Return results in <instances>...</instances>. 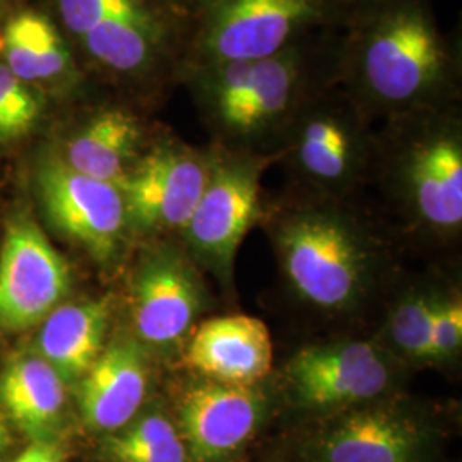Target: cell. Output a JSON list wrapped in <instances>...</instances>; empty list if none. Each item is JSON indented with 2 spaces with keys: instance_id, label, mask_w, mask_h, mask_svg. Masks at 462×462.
Instances as JSON below:
<instances>
[{
  "instance_id": "obj_10",
  "label": "cell",
  "mask_w": 462,
  "mask_h": 462,
  "mask_svg": "<svg viewBox=\"0 0 462 462\" xmlns=\"http://www.w3.org/2000/svg\"><path fill=\"white\" fill-rule=\"evenodd\" d=\"M284 379L300 408L343 411L383 396L394 372L375 343L336 341L298 351L284 368Z\"/></svg>"
},
{
  "instance_id": "obj_9",
  "label": "cell",
  "mask_w": 462,
  "mask_h": 462,
  "mask_svg": "<svg viewBox=\"0 0 462 462\" xmlns=\"http://www.w3.org/2000/svg\"><path fill=\"white\" fill-rule=\"evenodd\" d=\"M435 429L402 402L372 401L332 416L305 442L309 462H429Z\"/></svg>"
},
{
  "instance_id": "obj_23",
  "label": "cell",
  "mask_w": 462,
  "mask_h": 462,
  "mask_svg": "<svg viewBox=\"0 0 462 462\" xmlns=\"http://www.w3.org/2000/svg\"><path fill=\"white\" fill-rule=\"evenodd\" d=\"M435 300L413 291L402 298L391 314L389 336L397 351L414 364H431V320Z\"/></svg>"
},
{
  "instance_id": "obj_2",
  "label": "cell",
  "mask_w": 462,
  "mask_h": 462,
  "mask_svg": "<svg viewBox=\"0 0 462 462\" xmlns=\"http://www.w3.org/2000/svg\"><path fill=\"white\" fill-rule=\"evenodd\" d=\"M341 28L307 34L274 55L180 67L183 86L216 146L278 154L298 112L337 83Z\"/></svg>"
},
{
  "instance_id": "obj_17",
  "label": "cell",
  "mask_w": 462,
  "mask_h": 462,
  "mask_svg": "<svg viewBox=\"0 0 462 462\" xmlns=\"http://www.w3.org/2000/svg\"><path fill=\"white\" fill-rule=\"evenodd\" d=\"M273 358L267 326L250 315L206 320L185 346V364L199 377L231 385H257L269 375Z\"/></svg>"
},
{
  "instance_id": "obj_26",
  "label": "cell",
  "mask_w": 462,
  "mask_h": 462,
  "mask_svg": "<svg viewBox=\"0 0 462 462\" xmlns=\"http://www.w3.org/2000/svg\"><path fill=\"white\" fill-rule=\"evenodd\" d=\"M13 462H66L64 452L49 440L34 442L23 450Z\"/></svg>"
},
{
  "instance_id": "obj_28",
  "label": "cell",
  "mask_w": 462,
  "mask_h": 462,
  "mask_svg": "<svg viewBox=\"0 0 462 462\" xmlns=\"http://www.w3.org/2000/svg\"><path fill=\"white\" fill-rule=\"evenodd\" d=\"M5 446H7V430H5V425L0 418V452L5 448Z\"/></svg>"
},
{
  "instance_id": "obj_11",
  "label": "cell",
  "mask_w": 462,
  "mask_h": 462,
  "mask_svg": "<svg viewBox=\"0 0 462 462\" xmlns=\"http://www.w3.org/2000/svg\"><path fill=\"white\" fill-rule=\"evenodd\" d=\"M34 185L55 230L83 245L98 261L116 254L127 226L120 187L78 173L57 151L38 162Z\"/></svg>"
},
{
  "instance_id": "obj_12",
  "label": "cell",
  "mask_w": 462,
  "mask_h": 462,
  "mask_svg": "<svg viewBox=\"0 0 462 462\" xmlns=\"http://www.w3.org/2000/svg\"><path fill=\"white\" fill-rule=\"evenodd\" d=\"M70 274L33 219L7 223L0 250V329L19 332L45 320L66 297Z\"/></svg>"
},
{
  "instance_id": "obj_19",
  "label": "cell",
  "mask_w": 462,
  "mask_h": 462,
  "mask_svg": "<svg viewBox=\"0 0 462 462\" xmlns=\"http://www.w3.org/2000/svg\"><path fill=\"white\" fill-rule=\"evenodd\" d=\"M110 300H88L55 309L38 336L42 358L64 382H79L105 349Z\"/></svg>"
},
{
  "instance_id": "obj_29",
  "label": "cell",
  "mask_w": 462,
  "mask_h": 462,
  "mask_svg": "<svg viewBox=\"0 0 462 462\" xmlns=\"http://www.w3.org/2000/svg\"><path fill=\"white\" fill-rule=\"evenodd\" d=\"M7 5H9V0H0V19L4 17V14H5Z\"/></svg>"
},
{
  "instance_id": "obj_30",
  "label": "cell",
  "mask_w": 462,
  "mask_h": 462,
  "mask_svg": "<svg viewBox=\"0 0 462 462\" xmlns=\"http://www.w3.org/2000/svg\"><path fill=\"white\" fill-rule=\"evenodd\" d=\"M349 4H356V2H362V0H346Z\"/></svg>"
},
{
  "instance_id": "obj_15",
  "label": "cell",
  "mask_w": 462,
  "mask_h": 462,
  "mask_svg": "<svg viewBox=\"0 0 462 462\" xmlns=\"http://www.w3.org/2000/svg\"><path fill=\"white\" fill-rule=\"evenodd\" d=\"M152 141L135 106L106 101L78 120L57 152L78 173L120 187Z\"/></svg>"
},
{
  "instance_id": "obj_25",
  "label": "cell",
  "mask_w": 462,
  "mask_h": 462,
  "mask_svg": "<svg viewBox=\"0 0 462 462\" xmlns=\"http://www.w3.org/2000/svg\"><path fill=\"white\" fill-rule=\"evenodd\" d=\"M462 346V305L457 298H437L431 320V364L457 356Z\"/></svg>"
},
{
  "instance_id": "obj_24",
  "label": "cell",
  "mask_w": 462,
  "mask_h": 462,
  "mask_svg": "<svg viewBox=\"0 0 462 462\" xmlns=\"http://www.w3.org/2000/svg\"><path fill=\"white\" fill-rule=\"evenodd\" d=\"M43 114V97L0 62V143H13L33 131Z\"/></svg>"
},
{
  "instance_id": "obj_7",
  "label": "cell",
  "mask_w": 462,
  "mask_h": 462,
  "mask_svg": "<svg viewBox=\"0 0 462 462\" xmlns=\"http://www.w3.org/2000/svg\"><path fill=\"white\" fill-rule=\"evenodd\" d=\"M213 146L211 177L182 233L199 263L228 281L238 248L263 215L261 182L278 154Z\"/></svg>"
},
{
  "instance_id": "obj_27",
  "label": "cell",
  "mask_w": 462,
  "mask_h": 462,
  "mask_svg": "<svg viewBox=\"0 0 462 462\" xmlns=\"http://www.w3.org/2000/svg\"><path fill=\"white\" fill-rule=\"evenodd\" d=\"M163 2L175 14H179V16L189 21V13H190V7H192L194 0H163Z\"/></svg>"
},
{
  "instance_id": "obj_22",
  "label": "cell",
  "mask_w": 462,
  "mask_h": 462,
  "mask_svg": "<svg viewBox=\"0 0 462 462\" xmlns=\"http://www.w3.org/2000/svg\"><path fill=\"white\" fill-rule=\"evenodd\" d=\"M57 24L70 47L83 36L122 23L179 16L163 0H53ZM183 19V17H182ZM187 21V19H185Z\"/></svg>"
},
{
  "instance_id": "obj_5",
  "label": "cell",
  "mask_w": 462,
  "mask_h": 462,
  "mask_svg": "<svg viewBox=\"0 0 462 462\" xmlns=\"http://www.w3.org/2000/svg\"><path fill=\"white\" fill-rule=\"evenodd\" d=\"M346 0H194L182 67L274 55L307 34L343 28Z\"/></svg>"
},
{
  "instance_id": "obj_4",
  "label": "cell",
  "mask_w": 462,
  "mask_h": 462,
  "mask_svg": "<svg viewBox=\"0 0 462 462\" xmlns=\"http://www.w3.org/2000/svg\"><path fill=\"white\" fill-rule=\"evenodd\" d=\"M281 264L295 293L324 310H346L364 297L370 240L341 199L297 202L274 219Z\"/></svg>"
},
{
  "instance_id": "obj_1",
  "label": "cell",
  "mask_w": 462,
  "mask_h": 462,
  "mask_svg": "<svg viewBox=\"0 0 462 462\" xmlns=\"http://www.w3.org/2000/svg\"><path fill=\"white\" fill-rule=\"evenodd\" d=\"M337 86L374 124L462 99L461 38L431 0H362L339 36Z\"/></svg>"
},
{
  "instance_id": "obj_6",
  "label": "cell",
  "mask_w": 462,
  "mask_h": 462,
  "mask_svg": "<svg viewBox=\"0 0 462 462\" xmlns=\"http://www.w3.org/2000/svg\"><path fill=\"white\" fill-rule=\"evenodd\" d=\"M372 122L336 84L310 99L281 141L284 160L298 182L315 198L341 199L372 170Z\"/></svg>"
},
{
  "instance_id": "obj_18",
  "label": "cell",
  "mask_w": 462,
  "mask_h": 462,
  "mask_svg": "<svg viewBox=\"0 0 462 462\" xmlns=\"http://www.w3.org/2000/svg\"><path fill=\"white\" fill-rule=\"evenodd\" d=\"M148 389V368L139 346L120 339L105 347L79 380L78 404L84 423L114 433L135 418Z\"/></svg>"
},
{
  "instance_id": "obj_13",
  "label": "cell",
  "mask_w": 462,
  "mask_h": 462,
  "mask_svg": "<svg viewBox=\"0 0 462 462\" xmlns=\"http://www.w3.org/2000/svg\"><path fill=\"white\" fill-rule=\"evenodd\" d=\"M177 413L190 462H230L263 427L269 397L257 385L199 377L183 391Z\"/></svg>"
},
{
  "instance_id": "obj_16",
  "label": "cell",
  "mask_w": 462,
  "mask_h": 462,
  "mask_svg": "<svg viewBox=\"0 0 462 462\" xmlns=\"http://www.w3.org/2000/svg\"><path fill=\"white\" fill-rule=\"evenodd\" d=\"M2 51L7 69L36 91L78 98L86 89L88 76L76 51L47 14L26 9L9 17L4 24Z\"/></svg>"
},
{
  "instance_id": "obj_21",
  "label": "cell",
  "mask_w": 462,
  "mask_h": 462,
  "mask_svg": "<svg viewBox=\"0 0 462 462\" xmlns=\"http://www.w3.org/2000/svg\"><path fill=\"white\" fill-rule=\"evenodd\" d=\"M103 452L112 462H190L177 425L160 413L134 418L110 433Z\"/></svg>"
},
{
  "instance_id": "obj_20",
  "label": "cell",
  "mask_w": 462,
  "mask_h": 462,
  "mask_svg": "<svg viewBox=\"0 0 462 462\" xmlns=\"http://www.w3.org/2000/svg\"><path fill=\"white\" fill-rule=\"evenodd\" d=\"M66 382L42 356H24L0 375V401L19 429L34 442L49 440L66 406Z\"/></svg>"
},
{
  "instance_id": "obj_14",
  "label": "cell",
  "mask_w": 462,
  "mask_h": 462,
  "mask_svg": "<svg viewBox=\"0 0 462 462\" xmlns=\"http://www.w3.org/2000/svg\"><path fill=\"white\" fill-rule=\"evenodd\" d=\"M204 309V288L182 254L165 248L151 255L133 282V319L141 339L170 346L183 339Z\"/></svg>"
},
{
  "instance_id": "obj_3",
  "label": "cell",
  "mask_w": 462,
  "mask_h": 462,
  "mask_svg": "<svg viewBox=\"0 0 462 462\" xmlns=\"http://www.w3.org/2000/svg\"><path fill=\"white\" fill-rule=\"evenodd\" d=\"M414 225L454 233L462 225L461 103L383 120L372 166Z\"/></svg>"
},
{
  "instance_id": "obj_8",
  "label": "cell",
  "mask_w": 462,
  "mask_h": 462,
  "mask_svg": "<svg viewBox=\"0 0 462 462\" xmlns=\"http://www.w3.org/2000/svg\"><path fill=\"white\" fill-rule=\"evenodd\" d=\"M215 162V146H189L158 135L120 185L127 226L139 231H183L198 208Z\"/></svg>"
}]
</instances>
